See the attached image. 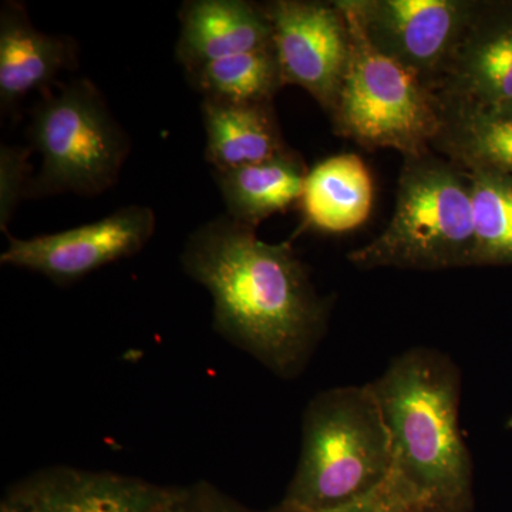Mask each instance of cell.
I'll use <instances>...</instances> for the list:
<instances>
[{"label":"cell","mask_w":512,"mask_h":512,"mask_svg":"<svg viewBox=\"0 0 512 512\" xmlns=\"http://www.w3.org/2000/svg\"><path fill=\"white\" fill-rule=\"evenodd\" d=\"M212 299V329L281 379L301 375L328 326L329 303L289 242L269 244L228 215L195 229L180 256Z\"/></svg>","instance_id":"obj_1"},{"label":"cell","mask_w":512,"mask_h":512,"mask_svg":"<svg viewBox=\"0 0 512 512\" xmlns=\"http://www.w3.org/2000/svg\"><path fill=\"white\" fill-rule=\"evenodd\" d=\"M369 384L393 453V476L423 507L463 512L473 464L458 424L461 375L439 350L416 348Z\"/></svg>","instance_id":"obj_2"},{"label":"cell","mask_w":512,"mask_h":512,"mask_svg":"<svg viewBox=\"0 0 512 512\" xmlns=\"http://www.w3.org/2000/svg\"><path fill=\"white\" fill-rule=\"evenodd\" d=\"M392 473V444L369 384L333 387L303 412L298 464L282 505L339 507L382 487Z\"/></svg>","instance_id":"obj_3"},{"label":"cell","mask_w":512,"mask_h":512,"mask_svg":"<svg viewBox=\"0 0 512 512\" xmlns=\"http://www.w3.org/2000/svg\"><path fill=\"white\" fill-rule=\"evenodd\" d=\"M476 229L467 173L429 151L404 157L392 220L348 255L359 269L416 271L474 266Z\"/></svg>","instance_id":"obj_4"},{"label":"cell","mask_w":512,"mask_h":512,"mask_svg":"<svg viewBox=\"0 0 512 512\" xmlns=\"http://www.w3.org/2000/svg\"><path fill=\"white\" fill-rule=\"evenodd\" d=\"M349 28V60L332 114L339 136L366 150L392 148L403 157L433 151L443 126L436 94L367 39L348 0H336Z\"/></svg>","instance_id":"obj_5"},{"label":"cell","mask_w":512,"mask_h":512,"mask_svg":"<svg viewBox=\"0 0 512 512\" xmlns=\"http://www.w3.org/2000/svg\"><path fill=\"white\" fill-rule=\"evenodd\" d=\"M42 156L29 198L97 195L119 180L130 141L90 80L63 84L36 104L29 127Z\"/></svg>","instance_id":"obj_6"},{"label":"cell","mask_w":512,"mask_h":512,"mask_svg":"<svg viewBox=\"0 0 512 512\" xmlns=\"http://www.w3.org/2000/svg\"><path fill=\"white\" fill-rule=\"evenodd\" d=\"M369 42L436 93L483 0H348Z\"/></svg>","instance_id":"obj_7"},{"label":"cell","mask_w":512,"mask_h":512,"mask_svg":"<svg viewBox=\"0 0 512 512\" xmlns=\"http://www.w3.org/2000/svg\"><path fill=\"white\" fill-rule=\"evenodd\" d=\"M156 232V212L128 205L99 221L28 239L8 234L2 265L46 276L60 286L72 285L106 265L143 251Z\"/></svg>","instance_id":"obj_8"},{"label":"cell","mask_w":512,"mask_h":512,"mask_svg":"<svg viewBox=\"0 0 512 512\" xmlns=\"http://www.w3.org/2000/svg\"><path fill=\"white\" fill-rule=\"evenodd\" d=\"M284 86L306 90L332 117L349 60V28L336 2L264 3Z\"/></svg>","instance_id":"obj_9"},{"label":"cell","mask_w":512,"mask_h":512,"mask_svg":"<svg viewBox=\"0 0 512 512\" xmlns=\"http://www.w3.org/2000/svg\"><path fill=\"white\" fill-rule=\"evenodd\" d=\"M9 491L29 512H184L188 500V487L70 466L43 468Z\"/></svg>","instance_id":"obj_10"},{"label":"cell","mask_w":512,"mask_h":512,"mask_svg":"<svg viewBox=\"0 0 512 512\" xmlns=\"http://www.w3.org/2000/svg\"><path fill=\"white\" fill-rule=\"evenodd\" d=\"M441 107L512 113V2H484L436 89Z\"/></svg>","instance_id":"obj_11"},{"label":"cell","mask_w":512,"mask_h":512,"mask_svg":"<svg viewBox=\"0 0 512 512\" xmlns=\"http://www.w3.org/2000/svg\"><path fill=\"white\" fill-rule=\"evenodd\" d=\"M178 62L185 72L224 57L274 46L264 6L245 0H191L180 10Z\"/></svg>","instance_id":"obj_12"},{"label":"cell","mask_w":512,"mask_h":512,"mask_svg":"<svg viewBox=\"0 0 512 512\" xmlns=\"http://www.w3.org/2000/svg\"><path fill=\"white\" fill-rule=\"evenodd\" d=\"M72 39L47 35L30 22L18 2L3 3L0 12V109L16 110L29 93L56 82L77 63Z\"/></svg>","instance_id":"obj_13"},{"label":"cell","mask_w":512,"mask_h":512,"mask_svg":"<svg viewBox=\"0 0 512 512\" xmlns=\"http://www.w3.org/2000/svg\"><path fill=\"white\" fill-rule=\"evenodd\" d=\"M207 147L214 171H229L281 156L286 146L272 103L202 99Z\"/></svg>","instance_id":"obj_14"},{"label":"cell","mask_w":512,"mask_h":512,"mask_svg":"<svg viewBox=\"0 0 512 512\" xmlns=\"http://www.w3.org/2000/svg\"><path fill=\"white\" fill-rule=\"evenodd\" d=\"M373 194V178L365 161L356 154H339L309 170L299 205L308 227L343 234L365 224Z\"/></svg>","instance_id":"obj_15"},{"label":"cell","mask_w":512,"mask_h":512,"mask_svg":"<svg viewBox=\"0 0 512 512\" xmlns=\"http://www.w3.org/2000/svg\"><path fill=\"white\" fill-rule=\"evenodd\" d=\"M309 170L295 151L229 171H214L227 215L255 228L266 218L299 204Z\"/></svg>","instance_id":"obj_16"},{"label":"cell","mask_w":512,"mask_h":512,"mask_svg":"<svg viewBox=\"0 0 512 512\" xmlns=\"http://www.w3.org/2000/svg\"><path fill=\"white\" fill-rule=\"evenodd\" d=\"M441 109L443 126L434 141V153L464 171H490L512 178V113Z\"/></svg>","instance_id":"obj_17"},{"label":"cell","mask_w":512,"mask_h":512,"mask_svg":"<svg viewBox=\"0 0 512 512\" xmlns=\"http://www.w3.org/2000/svg\"><path fill=\"white\" fill-rule=\"evenodd\" d=\"M187 74L204 99L232 103H272L284 87L274 46L205 63Z\"/></svg>","instance_id":"obj_18"},{"label":"cell","mask_w":512,"mask_h":512,"mask_svg":"<svg viewBox=\"0 0 512 512\" xmlns=\"http://www.w3.org/2000/svg\"><path fill=\"white\" fill-rule=\"evenodd\" d=\"M473 198L474 266L512 265V178L466 171Z\"/></svg>","instance_id":"obj_19"},{"label":"cell","mask_w":512,"mask_h":512,"mask_svg":"<svg viewBox=\"0 0 512 512\" xmlns=\"http://www.w3.org/2000/svg\"><path fill=\"white\" fill-rule=\"evenodd\" d=\"M32 148L23 146L0 147V228L8 234L20 201L29 198L33 175L29 158Z\"/></svg>","instance_id":"obj_20"},{"label":"cell","mask_w":512,"mask_h":512,"mask_svg":"<svg viewBox=\"0 0 512 512\" xmlns=\"http://www.w3.org/2000/svg\"><path fill=\"white\" fill-rule=\"evenodd\" d=\"M419 501L410 493L409 488L393 476L389 478L377 490L357 498L348 504L339 507L328 508V510L302 511L279 505L272 512H413L414 508L420 507ZM423 507V505H421Z\"/></svg>","instance_id":"obj_21"},{"label":"cell","mask_w":512,"mask_h":512,"mask_svg":"<svg viewBox=\"0 0 512 512\" xmlns=\"http://www.w3.org/2000/svg\"><path fill=\"white\" fill-rule=\"evenodd\" d=\"M184 512H255L222 493L207 481L188 487V500Z\"/></svg>","instance_id":"obj_22"},{"label":"cell","mask_w":512,"mask_h":512,"mask_svg":"<svg viewBox=\"0 0 512 512\" xmlns=\"http://www.w3.org/2000/svg\"><path fill=\"white\" fill-rule=\"evenodd\" d=\"M0 512H29L28 508L25 507L18 498L15 497L10 491L6 493L5 497L2 498L0 503Z\"/></svg>","instance_id":"obj_23"},{"label":"cell","mask_w":512,"mask_h":512,"mask_svg":"<svg viewBox=\"0 0 512 512\" xmlns=\"http://www.w3.org/2000/svg\"><path fill=\"white\" fill-rule=\"evenodd\" d=\"M413 512H441V511H437V510H433V508H429V507H417V508H414Z\"/></svg>","instance_id":"obj_24"}]
</instances>
